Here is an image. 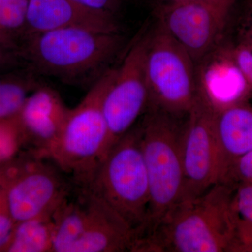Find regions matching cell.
<instances>
[{"mask_svg":"<svg viewBox=\"0 0 252 252\" xmlns=\"http://www.w3.org/2000/svg\"><path fill=\"white\" fill-rule=\"evenodd\" d=\"M225 46L233 63L243 74L250 94H252V50L236 43Z\"/></svg>","mask_w":252,"mask_h":252,"instance_id":"44dd1931","label":"cell"},{"mask_svg":"<svg viewBox=\"0 0 252 252\" xmlns=\"http://www.w3.org/2000/svg\"><path fill=\"white\" fill-rule=\"evenodd\" d=\"M84 189L87 220L80 238L69 252H132L137 241L135 231L108 205Z\"/></svg>","mask_w":252,"mask_h":252,"instance_id":"4fadbf2b","label":"cell"},{"mask_svg":"<svg viewBox=\"0 0 252 252\" xmlns=\"http://www.w3.org/2000/svg\"><path fill=\"white\" fill-rule=\"evenodd\" d=\"M217 114L213 104L199 92L186 116L184 126V184L181 200L200 196L220 181Z\"/></svg>","mask_w":252,"mask_h":252,"instance_id":"ba28073f","label":"cell"},{"mask_svg":"<svg viewBox=\"0 0 252 252\" xmlns=\"http://www.w3.org/2000/svg\"><path fill=\"white\" fill-rule=\"evenodd\" d=\"M16 222L9 212L4 194H0V250H6L9 245Z\"/></svg>","mask_w":252,"mask_h":252,"instance_id":"cb8c5ba5","label":"cell"},{"mask_svg":"<svg viewBox=\"0 0 252 252\" xmlns=\"http://www.w3.org/2000/svg\"><path fill=\"white\" fill-rule=\"evenodd\" d=\"M232 206L238 225L252 226V181L235 186Z\"/></svg>","mask_w":252,"mask_h":252,"instance_id":"ffe728a7","label":"cell"},{"mask_svg":"<svg viewBox=\"0 0 252 252\" xmlns=\"http://www.w3.org/2000/svg\"><path fill=\"white\" fill-rule=\"evenodd\" d=\"M160 2H172V1H208V2L218 3V4H222L227 5V6L234 7L237 0H158Z\"/></svg>","mask_w":252,"mask_h":252,"instance_id":"83f0119b","label":"cell"},{"mask_svg":"<svg viewBox=\"0 0 252 252\" xmlns=\"http://www.w3.org/2000/svg\"></svg>","mask_w":252,"mask_h":252,"instance_id":"f1b7e54d","label":"cell"},{"mask_svg":"<svg viewBox=\"0 0 252 252\" xmlns=\"http://www.w3.org/2000/svg\"><path fill=\"white\" fill-rule=\"evenodd\" d=\"M24 67L26 66L18 53L0 43V74Z\"/></svg>","mask_w":252,"mask_h":252,"instance_id":"484cf974","label":"cell"},{"mask_svg":"<svg viewBox=\"0 0 252 252\" xmlns=\"http://www.w3.org/2000/svg\"><path fill=\"white\" fill-rule=\"evenodd\" d=\"M185 119L160 109L148 108L138 122L149 185L148 219L139 240L152 234L182 198Z\"/></svg>","mask_w":252,"mask_h":252,"instance_id":"3957f363","label":"cell"},{"mask_svg":"<svg viewBox=\"0 0 252 252\" xmlns=\"http://www.w3.org/2000/svg\"><path fill=\"white\" fill-rule=\"evenodd\" d=\"M236 44L252 50V0H247L236 25Z\"/></svg>","mask_w":252,"mask_h":252,"instance_id":"603a6c76","label":"cell"},{"mask_svg":"<svg viewBox=\"0 0 252 252\" xmlns=\"http://www.w3.org/2000/svg\"><path fill=\"white\" fill-rule=\"evenodd\" d=\"M64 172L51 159L33 152L23 172L4 193L16 223L54 211L72 191Z\"/></svg>","mask_w":252,"mask_h":252,"instance_id":"30bf717a","label":"cell"},{"mask_svg":"<svg viewBox=\"0 0 252 252\" xmlns=\"http://www.w3.org/2000/svg\"><path fill=\"white\" fill-rule=\"evenodd\" d=\"M147 44L148 33L136 38L122 64L117 67L114 79L104 96L103 112L107 122V139L103 158L147 111L149 104L146 77Z\"/></svg>","mask_w":252,"mask_h":252,"instance_id":"52a82bcc","label":"cell"},{"mask_svg":"<svg viewBox=\"0 0 252 252\" xmlns=\"http://www.w3.org/2000/svg\"><path fill=\"white\" fill-rule=\"evenodd\" d=\"M232 252H252V226L238 225L236 240Z\"/></svg>","mask_w":252,"mask_h":252,"instance_id":"4316f807","label":"cell"},{"mask_svg":"<svg viewBox=\"0 0 252 252\" xmlns=\"http://www.w3.org/2000/svg\"><path fill=\"white\" fill-rule=\"evenodd\" d=\"M116 69H109L89 88L79 104L70 109L59 138L45 156L78 187L89 183L103 158L107 139L103 100Z\"/></svg>","mask_w":252,"mask_h":252,"instance_id":"5b68a950","label":"cell"},{"mask_svg":"<svg viewBox=\"0 0 252 252\" xmlns=\"http://www.w3.org/2000/svg\"><path fill=\"white\" fill-rule=\"evenodd\" d=\"M124 43L122 33L63 28L30 36L18 55L39 77L90 88L112 67Z\"/></svg>","mask_w":252,"mask_h":252,"instance_id":"7a4b0ae2","label":"cell"},{"mask_svg":"<svg viewBox=\"0 0 252 252\" xmlns=\"http://www.w3.org/2000/svg\"><path fill=\"white\" fill-rule=\"evenodd\" d=\"M69 110L59 93L44 83L31 93L16 116L33 152L45 157L59 138Z\"/></svg>","mask_w":252,"mask_h":252,"instance_id":"7c38bea8","label":"cell"},{"mask_svg":"<svg viewBox=\"0 0 252 252\" xmlns=\"http://www.w3.org/2000/svg\"><path fill=\"white\" fill-rule=\"evenodd\" d=\"M146 77L147 109L187 115L199 94L196 64L158 23L148 33Z\"/></svg>","mask_w":252,"mask_h":252,"instance_id":"8992f818","label":"cell"},{"mask_svg":"<svg viewBox=\"0 0 252 252\" xmlns=\"http://www.w3.org/2000/svg\"><path fill=\"white\" fill-rule=\"evenodd\" d=\"M252 181V150L235 160L223 177L222 183L235 187Z\"/></svg>","mask_w":252,"mask_h":252,"instance_id":"7402d4cb","label":"cell"},{"mask_svg":"<svg viewBox=\"0 0 252 252\" xmlns=\"http://www.w3.org/2000/svg\"><path fill=\"white\" fill-rule=\"evenodd\" d=\"M29 68L0 74V121L17 115L31 93L42 84Z\"/></svg>","mask_w":252,"mask_h":252,"instance_id":"e0dca14e","label":"cell"},{"mask_svg":"<svg viewBox=\"0 0 252 252\" xmlns=\"http://www.w3.org/2000/svg\"><path fill=\"white\" fill-rule=\"evenodd\" d=\"M196 67L199 92L217 111L245 102L250 95L248 84L230 58L226 46L220 44Z\"/></svg>","mask_w":252,"mask_h":252,"instance_id":"5bb4252c","label":"cell"},{"mask_svg":"<svg viewBox=\"0 0 252 252\" xmlns=\"http://www.w3.org/2000/svg\"><path fill=\"white\" fill-rule=\"evenodd\" d=\"M69 28L106 33L122 31L117 16L89 9L73 0H28L25 40L35 34Z\"/></svg>","mask_w":252,"mask_h":252,"instance_id":"8fae6325","label":"cell"},{"mask_svg":"<svg viewBox=\"0 0 252 252\" xmlns=\"http://www.w3.org/2000/svg\"><path fill=\"white\" fill-rule=\"evenodd\" d=\"M89 9L117 16L122 9L124 0H73Z\"/></svg>","mask_w":252,"mask_h":252,"instance_id":"d4e9b609","label":"cell"},{"mask_svg":"<svg viewBox=\"0 0 252 252\" xmlns=\"http://www.w3.org/2000/svg\"><path fill=\"white\" fill-rule=\"evenodd\" d=\"M22 142L27 140L17 116L0 121V162L11 160Z\"/></svg>","mask_w":252,"mask_h":252,"instance_id":"d6986e66","label":"cell"},{"mask_svg":"<svg viewBox=\"0 0 252 252\" xmlns=\"http://www.w3.org/2000/svg\"><path fill=\"white\" fill-rule=\"evenodd\" d=\"M81 188L117 212L135 231L137 241L142 236L148 219L149 185L139 122L113 146Z\"/></svg>","mask_w":252,"mask_h":252,"instance_id":"277c9868","label":"cell"},{"mask_svg":"<svg viewBox=\"0 0 252 252\" xmlns=\"http://www.w3.org/2000/svg\"><path fill=\"white\" fill-rule=\"evenodd\" d=\"M57 210L16 223L6 251L53 252Z\"/></svg>","mask_w":252,"mask_h":252,"instance_id":"2e32d148","label":"cell"},{"mask_svg":"<svg viewBox=\"0 0 252 252\" xmlns=\"http://www.w3.org/2000/svg\"><path fill=\"white\" fill-rule=\"evenodd\" d=\"M220 181L232 164L252 150V106L240 102L217 111Z\"/></svg>","mask_w":252,"mask_h":252,"instance_id":"9a60e30c","label":"cell"},{"mask_svg":"<svg viewBox=\"0 0 252 252\" xmlns=\"http://www.w3.org/2000/svg\"><path fill=\"white\" fill-rule=\"evenodd\" d=\"M28 0H0V43L17 52L26 38Z\"/></svg>","mask_w":252,"mask_h":252,"instance_id":"ac0fdd59","label":"cell"},{"mask_svg":"<svg viewBox=\"0 0 252 252\" xmlns=\"http://www.w3.org/2000/svg\"><path fill=\"white\" fill-rule=\"evenodd\" d=\"M233 7L208 1L160 2L156 9L158 23L195 64L221 44Z\"/></svg>","mask_w":252,"mask_h":252,"instance_id":"9c48e42d","label":"cell"},{"mask_svg":"<svg viewBox=\"0 0 252 252\" xmlns=\"http://www.w3.org/2000/svg\"><path fill=\"white\" fill-rule=\"evenodd\" d=\"M234 189L218 182L197 198L181 200L132 252H231L238 233Z\"/></svg>","mask_w":252,"mask_h":252,"instance_id":"6da1fadb","label":"cell"}]
</instances>
